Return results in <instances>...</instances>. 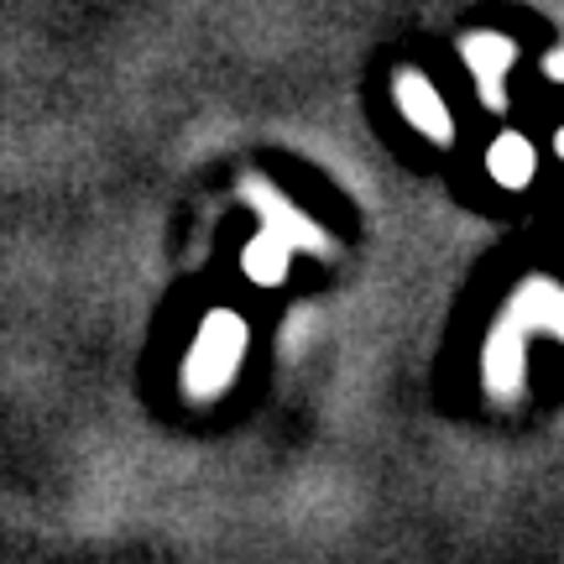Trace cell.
Instances as JSON below:
<instances>
[{"mask_svg":"<svg viewBox=\"0 0 564 564\" xmlns=\"http://www.w3.org/2000/svg\"><path fill=\"white\" fill-rule=\"evenodd\" d=\"M241 345H246L241 319H230V314H215V319L204 324L199 345H194V356H188V387H194L199 398L220 392V387L236 377Z\"/></svg>","mask_w":564,"mask_h":564,"instance_id":"obj_1","label":"cell"},{"mask_svg":"<svg viewBox=\"0 0 564 564\" xmlns=\"http://www.w3.org/2000/svg\"><path fill=\"white\" fill-rule=\"evenodd\" d=\"M251 272H257V278H282V267H288V246L278 241V236H262V241L251 246Z\"/></svg>","mask_w":564,"mask_h":564,"instance_id":"obj_6","label":"cell"},{"mask_svg":"<svg viewBox=\"0 0 564 564\" xmlns=\"http://www.w3.org/2000/svg\"><path fill=\"white\" fill-rule=\"evenodd\" d=\"M398 105L408 110V121L419 126V131H429V137H440V141L455 137V126H449V105L440 100V89L423 79V74H403V79H398Z\"/></svg>","mask_w":564,"mask_h":564,"instance_id":"obj_2","label":"cell"},{"mask_svg":"<svg viewBox=\"0 0 564 564\" xmlns=\"http://www.w3.org/2000/svg\"><path fill=\"white\" fill-rule=\"evenodd\" d=\"M518 371H523V335H518V324H507L502 335H497V345H491V387L512 392Z\"/></svg>","mask_w":564,"mask_h":564,"instance_id":"obj_5","label":"cell"},{"mask_svg":"<svg viewBox=\"0 0 564 564\" xmlns=\"http://www.w3.org/2000/svg\"><path fill=\"white\" fill-rule=\"evenodd\" d=\"M465 58L476 68V79L486 84V105H502V74L512 63V42L502 37H470L465 42Z\"/></svg>","mask_w":564,"mask_h":564,"instance_id":"obj_3","label":"cell"},{"mask_svg":"<svg viewBox=\"0 0 564 564\" xmlns=\"http://www.w3.org/2000/svg\"><path fill=\"white\" fill-rule=\"evenodd\" d=\"M491 173H497V183H507V188L533 183V147H528L523 137H502L491 147Z\"/></svg>","mask_w":564,"mask_h":564,"instance_id":"obj_4","label":"cell"}]
</instances>
